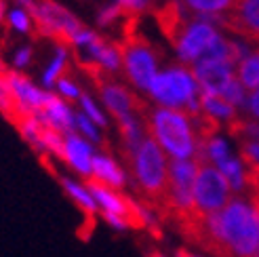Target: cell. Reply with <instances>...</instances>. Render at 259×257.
I'll return each mask as SVG.
<instances>
[{"instance_id": "cell-16", "label": "cell", "mask_w": 259, "mask_h": 257, "mask_svg": "<svg viewBox=\"0 0 259 257\" xmlns=\"http://www.w3.org/2000/svg\"><path fill=\"white\" fill-rule=\"evenodd\" d=\"M200 112L206 114L211 120L219 122H234L236 120V108L224 99L219 93H202L200 91Z\"/></svg>"}, {"instance_id": "cell-9", "label": "cell", "mask_w": 259, "mask_h": 257, "mask_svg": "<svg viewBox=\"0 0 259 257\" xmlns=\"http://www.w3.org/2000/svg\"><path fill=\"white\" fill-rule=\"evenodd\" d=\"M93 80H95V84L99 89V95H101L103 106L108 108V112L112 114L116 120L126 116V114H135V110L144 108V106H141V101L131 91H126L122 84H116V82L108 80L106 78V72L99 74L97 78H93Z\"/></svg>"}, {"instance_id": "cell-5", "label": "cell", "mask_w": 259, "mask_h": 257, "mask_svg": "<svg viewBox=\"0 0 259 257\" xmlns=\"http://www.w3.org/2000/svg\"><path fill=\"white\" fill-rule=\"evenodd\" d=\"M232 200V188L222 171L213 164H200L194 184V204L200 215H213Z\"/></svg>"}, {"instance_id": "cell-34", "label": "cell", "mask_w": 259, "mask_h": 257, "mask_svg": "<svg viewBox=\"0 0 259 257\" xmlns=\"http://www.w3.org/2000/svg\"><path fill=\"white\" fill-rule=\"evenodd\" d=\"M148 257H164V253H160V251H150Z\"/></svg>"}, {"instance_id": "cell-11", "label": "cell", "mask_w": 259, "mask_h": 257, "mask_svg": "<svg viewBox=\"0 0 259 257\" xmlns=\"http://www.w3.org/2000/svg\"><path fill=\"white\" fill-rule=\"evenodd\" d=\"M93 146L91 141L84 139L80 133H66V146H63V160L70 164V169L74 173H78L82 177H91V169H93Z\"/></svg>"}, {"instance_id": "cell-21", "label": "cell", "mask_w": 259, "mask_h": 257, "mask_svg": "<svg viewBox=\"0 0 259 257\" xmlns=\"http://www.w3.org/2000/svg\"><path fill=\"white\" fill-rule=\"evenodd\" d=\"M66 72H68V47L57 45V55L53 57V61L49 63V68L42 74V84L49 89L55 87L61 76H66Z\"/></svg>"}, {"instance_id": "cell-24", "label": "cell", "mask_w": 259, "mask_h": 257, "mask_svg": "<svg viewBox=\"0 0 259 257\" xmlns=\"http://www.w3.org/2000/svg\"><path fill=\"white\" fill-rule=\"evenodd\" d=\"M186 5L200 15H209V13H226L232 7V0H186Z\"/></svg>"}, {"instance_id": "cell-30", "label": "cell", "mask_w": 259, "mask_h": 257, "mask_svg": "<svg viewBox=\"0 0 259 257\" xmlns=\"http://www.w3.org/2000/svg\"><path fill=\"white\" fill-rule=\"evenodd\" d=\"M247 112L253 116V120H259V87L255 89V91H251L249 93V97H247Z\"/></svg>"}, {"instance_id": "cell-31", "label": "cell", "mask_w": 259, "mask_h": 257, "mask_svg": "<svg viewBox=\"0 0 259 257\" xmlns=\"http://www.w3.org/2000/svg\"><path fill=\"white\" fill-rule=\"evenodd\" d=\"M32 55H34V51L30 47H21L17 53H15V66L17 68H25V66H30V61H32Z\"/></svg>"}, {"instance_id": "cell-28", "label": "cell", "mask_w": 259, "mask_h": 257, "mask_svg": "<svg viewBox=\"0 0 259 257\" xmlns=\"http://www.w3.org/2000/svg\"><path fill=\"white\" fill-rule=\"evenodd\" d=\"M116 5L122 9L126 17H137L139 13L150 5V0H116Z\"/></svg>"}, {"instance_id": "cell-36", "label": "cell", "mask_w": 259, "mask_h": 257, "mask_svg": "<svg viewBox=\"0 0 259 257\" xmlns=\"http://www.w3.org/2000/svg\"><path fill=\"white\" fill-rule=\"evenodd\" d=\"M251 196H253V198H257V200H259V194H251Z\"/></svg>"}, {"instance_id": "cell-29", "label": "cell", "mask_w": 259, "mask_h": 257, "mask_svg": "<svg viewBox=\"0 0 259 257\" xmlns=\"http://www.w3.org/2000/svg\"><path fill=\"white\" fill-rule=\"evenodd\" d=\"M122 17H126L124 13H122V9L118 7V5H110V7H106L101 13H99V25H112L116 19H122Z\"/></svg>"}, {"instance_id": "cell-2", "label": "cell", "mask_w": 259, "mask_h": 257, "mask_svg": "<svg viewBox=\"0 0 259 257\" xmlns=\"http://www.w3.org/2000/svg\"><path fill=\"white\" fill-rule=\"evenodd\" d=\"M131 173L137 188L152 204H164L166 186H169V156L150 135L128 158Z\"/></svg>"}, {"instance_id": "cell-17", "label": "cell", "mask_w": 259, "mask_h": 257, "mask_svg": "<svg viewBox=\"0 0 259 257\" xmlns=\"http://www.w3.org/2000/svg\"><path fill=\"white\" fill-rule=\"evenodd\" d=\"M118 131H120V139H122V146H124V154L128 158L133 156V152L141 146V141H144L148 135L144 128V122H139V118L135 114H126V116L118 118Z\"/></svg>"}, {"instance_id": "cell-14", "label": "cell", "mask_w": 259, "mask_h": 257, "mask_svg": "<svg viewBox=\"0 0 259 257\" xmlns=\"http://www.w3.org/2000/svg\"><path fill=\"white\" fill-rule=\"evenodd\" d=\"M59 184H61L63 192L68 194V198L87 215V226L93 230L95 215L99 213V207H97L93 194H91V190L87 186L78 184V182H74V179H70V177H59Z\"/></svg>"}, {"instance_id": "cell-15", "label": "cell", "mask_w": 259, "mask_h": 257, "mask_svg": "<svg viewBox=\"0 0 259 257\" xmlns=\"http://www.w3.org/2000/svg\"><path fill=\"white\" fill-rule=\"evenodd\" d=\"M156 17H158L160 30L164 32V36L169 38L171 42L177 40L181 30L188 25V17H186V13H184V9H181V5L177 3V0H169L162 9H158Z\"/></svg>"}, {"instance_id": "cell-27", "label": "cell", "mask_w": 259, "mask_h": 257, "mask_svg": "<svg viewBox=\"0 0 259 257\" xmlns=\"http://www.w3.org/2000/svg\"><path fill=\"white\" fill-rule=\"evenodd\" d=\"M57 91H59V97H66V99H80V89L76 87L74 80H70L68 76H61V78L57 80Z\"/></svg>"}, {"instance_id": "cell-33", "label": "cell", "mask_w": 259, "mask_h": 257, "mask_svg": "<svg viewBox=\"0 0 259 257\" xmlns=\"http://www.w3.org/2000/svg\"><path fill=\"white\" fill-rule=\"evenodd\" d=\"M5 23V0H0V25Z\"/></svg>"}, {"instance_id": "cell-35", "label": "cell", "mask_w": 259, "mask_h": 257, "mask_svg": "<svg viewBox=\"0 0 259 257\" xmlns=\"http://www.w3.org/2000/svg\"><path fill=\"white\" fill-rule=\"evenodd\" d=\"M7 70H5V66H3V61H0V74H5Z\"/></svg>"}, {"instance_id": "cell-25", "label": "cell", "mask_w": 259, "mask_h": 257, "mask_svg": "<svg viewBox=\"0 0 259 257\" xmlns=\"http://www.w3.org/2000/svg\"><path fill=\"white\" fill-rule=\"evenodd\" d=\"M80 108H82V114H87V116L91 118V120H93L99 128H106L108 126V118H106V114H103L101 110H99V106L95 104V101L93 99H91L87 93H82L80 95Z\"/></svg>"}, {"instance_id": "cell-1", "label": "cell", "mask_w": 259, "mask_h": 257, "mask_svg": "<svg viewBox=\"0 0 259 257\" xmlns=\"http://www.w3.org/2000/svg\"><path fill=\"white\" fill-rule=\"evenodd\" d=\"M148 135L171 158H196L200 137L192 116L184 110L156 108L146 112Z\"/></svg>"}, {"instance_id": "cell-10", "label": "cell", "mask_w": 259, "mask_h": 257, "mask_svg": "<svg viewBox=\"0 0 259 257\" xmlns=\"http://www.w3.org/2000/svg\"><path fill=\"white\" fill-rule=\"evenodd\" d=\"M36 116L42 122V126L53 128V131H59L63 135L76 131L74 128V112L68 108V104L59 95L47 93L45 104L40 110H38Z\"/></svg>"}, {"instance_id": "cell-7", "label": "cell", "mask_w": 259, "mask_h": 257, "mask_svg": "<svg viewBox=\"0 0 259 257\" xmlns=\"http://www.w3.org/2000/svg\"><path fill=\"white\" fill-rule=\"evenodd\" d=\"M219 23L259 47V0H232Z\"/></svg>"}, {"instance_id": "cell-22", "label": "cell", "mask_w": 259, "mask_h": 257, "mask_svg": "<svg viewBox=\"0 0 259 257\" xmlns=\"http://www.w3.org/2000/svg\"><path fill=\"white\" fill-rule=\"evenodd\" d=\"M74 128H76V133H80L84 139L91 141V144H99V141H101L99 126L91 120L87 114H82V112L74 114Z\"/></svg>"}, {"instance_id": "cell-8", "label": "cell", "mask_w": 259, "mask_h": 257, "mask_svg": "<svg viewBox=\"0 0 259 257\" xmlns=\"http://www.w3.org/2000/svg\"><path fill=\"white\" fill-rule=\"evenodd\" d=\"M234 66L228 59H198L194 63V76L202 93H224V89L236 78Z\"/></svg>"}, {"instance_id": "cell-3", "label": "cell", "mask_w": 259, "mask_h": 257, "mask_svg": "<svg viewBox=\"0 0 259 257\" xmlns=\"http://www.w3.org/2000/svg\"><path fill=\"white\" fill-rule=\"evenodd\" d=\"M148 93L160 108L186 110L190 116H196L200 112V87L194 72L184 66L158 72Z\"/></svg>"}, {"instance_id": "cell-6", "label": "cell", "mask_w": 259, "mask_h": 257, "mask_svg": "<svg viewBox=\"0 0 259 257\" xmlns=\"http://www.w3.org/2000/svg\"><path fill=\"white\" fill-rule=\"evenodd\" d=\"M219 38L215 25L206 21L202 15H198L194 21H188V25L181 30L179 38L173 42L175 51L181 61L186 63H196L204 57V53L211 49V45Z\"/></svg>"}, {"instance_id": "cell-4", "label": "cell", "mask_w": 259, "mask_h": 257, "mask_svg": "<svg viewBox=\"0 0 259 257\" xmlns=\"http://www.w3.org/2000/svg\"><path fill=\"white\" fill-rule=\"evenodd\" d=\"M135 17L128 19V25L124 28V40L118 45L120 57H122V68L126 78L133 82L139 91H150V84L154 82L158 74V61L154 49L144 40L141 36L133 32Z\"/></svg>"}, {"instance_id": "cell-23", "label": "cell", "mask_w": 259, "mask_h": 257, "mask_svg": "<svg viewBox=\"0 0 259 257\" xmlns=\"http://www.w3.org/2000/svg\"><path fill=\"white\" fill-rule=\"evenodd\" d=\"M222 97L228 99L230 104L238 110V108H244V106H247V97H249V95H247V89H244V84L238 80V76H236V78L224 89Z\"/></svg>"}, {"instance_id": "cell-18", "label": "cell", "mask_w": 259, "mask_h": 257, "mask_svg": "<svg viewBox=\"0 0 259 257\" xmlns=\"http://www.w3.org/2000/svg\"><path fill=\"white\" fill-rule=\"evenodd\" d=\"M217 169L222 171V175L228 179V184L232 192H247L249 190V175H247V166H244L240 156L230 154L228 158H224L217 164Z\"/></svg>"}, {"instance_id": "cell-37", "label": "cell", "mask_w": 259, "mask_h": 257, "mask_svg": "<svg viewBox=\"0 0 259 257\" xmlns=\"http://www.w3.org/2000/svg\"><path fill=\"white\" fill-rule=\"evenodd\" d=\"M253 257H259V249H257V253H255V255H253Z\"/></svg>"}, {"instance_id": "cell-20", "label": "cell", "mask_w": 259, "mask_h": 257, "mask_svg": "<svg viewBox=\"0 0 259 257\" xmlns=\"http://www.w3.org/2000/svg\"><path fill=\"white\" fill-rule=\"evenodd\" d=\"M236 76H238V80L244 84V89H249V91H255V89L259 87V47L249 57H244L238 63Z\"/></svg>"}, {"instance_id": "cell-12", "label": "cell", "mask_w": 259, "mask_h": 257, "mask_svg": "<svg viewBox=\"0 0 259 257\" xmlns=\"http://www.w3.org/2000/svg\"><path fill=\"white\" fill-rule=\"evenodd\" d=\"M7 78H9V84L13 89V95H15L19 114H38V110H40L45 104L47 91H40L38 87H34L32 80L25 78V76L19 72H7Z\"/></svg>"}, {"instance_id": "cell-13", "label": "cell", "mask_w": 259, "mask_h": 257, "mask_svg": "<svg viewBox=\"0 0 259 257\" xmlns=\"http://www.w3.org/2000/svg\"><path fill=\"white\" fill-rule=\"evenodd\" d=\"M89 179H95V182L108 186V188H114L118 192L126 186L124 169L112 156H108V154H95L93 169H91V177Z\"/></svg>"}, {"instance_id": "cell-26", "label": "cell", "mask_w": 259, "mask_h": 257, "mask_svg": "<svg viewBox=\"0 0 259 257\" xmlns=\"http://www.w3.org/2000/svg\"><path fill=\"white\" fill-rule=\"evenodd\" d=\"M9 25L13 30L21 32V34H28V32L34 30V21H32L30 13L25 9H15V11H13L9 15Z\"/></svg>"}, {"instance_id": "cell-19", "label": "cell", "mask_w": 259, "mask_h": 257, "mask_svg": "<svg viewBox=\"0 0 259 257\" xmlns=\"http://www.w3.org/2000/svg\"><path fill=\"white\" fill-rule=\"evenodd\" d=\"M230 144L222 137V135H217V133H213V135H209V137H204V139H200V144H198V160L202 162V164H213V166H217L219 162H222L224 158H228L230 156Z\"/></svg>"}, {"instance_id": "cell-32", "label": "cell", "mask_w": 259, "mask_h": 257, "mask_svg": "<svg viewBox=\"0 0 259 257\" xmlns=\"http://www.w3.org/2000/svg\"><path fill=\"white\" fill-rule=\"evenodd\" d=\"M175 257H200V255L192 253V251H188V249H179V251L175 253Z\"/></svg>"}]
</instances>
